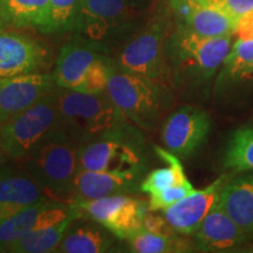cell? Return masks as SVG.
<instances>
[{"mask_svg":"<svg viewBox=\"0 0 253 253\" xmlns=\"http://www.w3.org/2000/svg\"><path fill=\"white\" fill-rule=\"evenodd\" d=\"M238 23L239 19L219 8L204 5L199 1L194 11L178 25L202 37L218 38L232 37L236 34Z\"/></svg>","mask_w":253,"mask_h":253,"instance_id":"22","label":"cell"},{"mask_svg":"<svg viewBox=\"0 0 253 253\" xmlns=\"http://www.w3.org/2000/svg\"><path fill=\"white\" fill-rule=\"evenodd\" d=\"M78 210L74 204L56 198H47L25 207L13 216L0 221V251H6L28 233L67 219Z\"/></svg>","mask_w":253,"mask_h":253,"instance_id":"11","label":"cell"},{"mask_svg":"<svg viewBox=\"0 0 253 253\" xmlns=\"http://www.w3.org/2000/svg\"><path fill=\"white\" fill-rule=\"evenodd\" d=\"M237 34L239 39L253 40V8L240 17Z\"/></svg>","mask_w":253,"mask_h":253,"instance_id":"33","label":"cell"},{"mask_svg":"<svg viewBox=\"0 0 253 253\" xmlns=\"http://www.w3.org/2000/svg\"><path fill=\"white\" fill-rule=\"evenodd\" d=\"M1 161H2V151L0 149V163H1Z\"/></svg>","mask_w":253,"mask_h":253,"instance_id":"36","label":"cell"},{"mask_svg":"<svg viewBox=\"0 0 253 253\" xmlns=\"http://www.w3.org/2000/svg\"><path fill=\"white\" fill-rule=\"evenodd\" d=\"M253 91V40L238 39L231 46L213 84L221 101L242 99Z\"/></svg>","mask_w":253,"mask_h":253,"instance_id":"14","label":"cell"},{"mask_svg":"<svg viewBox=\"0 0 253 253\" xmlns=\"http://www.w3.org/2000/svg\"><path fill=\"white\" fill-rule=\"evenodd\" d=\"M155 151L168 167L157 168L148 173L141 182V192L150 196L189 181L181 163V158L168 151L166 148L155 147Z\"/></svg>","mask_w":253,"mask_h":253,"instance_id":"25","label":"cell"},{"mask_svg":"<svg viewBox=\"0 0 253 253\" xmlns=\"http://www.w3.org/2000/svg\"><path fill=\"white\" fill-rule=\"evenodd\" d=\"M80 216L79 211L67 219L59 221L53 225L42 227L28 233L6 249V252L13 253H48L56 252L63 238L66 230L75 217Z\"/></svg>","mask_w":253,"mask_h":253,"instance_id":"24","label":"cell"},{"mask_svg":"<svg viewBox=\"0 0 253 253\" xmlns=\"http://www.w3.org/2000/svg\"><path fill=\"white\" fill-rule=\"evenodd\" d=\"M119 239L100 223L84 216H78L66 230L56 252L103 253L108 252Z\"/></svg>","mask_w":253,"mask_h":253,"instance_id":"19","label":"cell"},{"mask_svg":"<svg viewBox=\"0 0 253 253\" xmlns=\"http://www.w3.org/2000/svg\"><path fill=\"white\" fill-rule=\"evenodd\" d=\"M195 188L192 186L191 182L188 181L182 184L171 186V188H168L163 191L157 192V194L150 195L149 196V210L155 211V212H162L163 210L170 208L171 205L176 204L177 202H179L186 196L195 191Z\"/></svg>","mask_w":253,"mask_h":253,"instance_id":"30","label":"cell"},{"mask_svg":"<svg viewBox=\"0 0 253 253\" xmlns=\"http://www.w3.org/2000/svg\"><path fill=\"white\" fill-rule=\"evenodd\" d=\"M112 66V56L108 54L101 55L99 59L95 60L93 65L88 69L77 90L90 94L104 93L108 86Z\"/></svg>","mask_w":253,"mask_h":253,"instance_id":"29","label":"cell"},{"mask_svg":"<svg viewBox=\"0 0 253 253\" xmlns=\"http://www.w3.org/2000/svg\"><path fill=\"white\" fill-rule=\"evenodd\" d=\"M130 251L135 253H182L196 251L194 239L184 235L163 237L142 229L128 239Z\"/></svg>","mask_w":253,"mask_h":253,"instance_id":"27","label":"cell"},{"mask_svg":"<svg viewBox=\"0 0 253 253\" xmlns=\"http://www.w3.org/2000/svg\"><path fill=\"white\" fill-rule=\"evenodd\" d=\"M231 41L232 37H202L177 25L167 45L171 87H207L229 54Z\"/></svg>","mask_w":253,"mask_h":253,"instance_id":"2","label":"cell"},{"mask_svg":"<svg viewBox=\"0 0 253 253\" xmlns=\"http://www.w3.org/2000/svg\"><path fill=\"white\" fill-rule=\"evenodd\" d=\"M210 129L211 118L207 110L186 104L167 116L161 140L168 151L179 158H188L202 147Z\"/></svg>","mask_w":253,"mask_h":253,"instance_id":"10","label":"cell"},{"mask_svg":"<svg viewBox=\"0 0 253 253\" xmlns=\"http://www.w3.org/2000/svg\"><path fill=\"white\" fill-rule=\"evenodd\" d=\"M192 237L196 251L208 253L243 252L251 239L218 202Z\"/></svg>","mask_w":253,"mask_h":253,"instance_id":"15","label":"cell"},{"mask_svg":"<svg viewBox=\"0 0 253 253\" xmlns=\"http://www.w3.org/2000/svg\"><path fill=\"white\" fill-rule=\"evenodd\" d=\"M223 167L233 173L253 171V126L231 134L223 157Z\"/></svg>","mask_w":253,"mask_h":253,"instance_id":"26","label":"cell"},{"mask_svg":"<svg viewBox=\"0 0 253 253\" xmlns=\"http://www.w3.org/2000/svg\"><path fill=\"white\" fill-rule=\"evenodd\" d=\"M14 213H17V211H14L13 209L4 207V205H0V221L6 219V218L13 216Z\"/></svg>","mask_w":253,"mask_h":253,"instance_id":"34","label":"cell"},{"mask_svg":"<svg viewBox=\"0 0 253 253\" xmlns=\"http://www.w3.org/2000/svg\"><path fill=\"white\" fill-rule=\"evenodd\" d=\"M148 0H81L74 32L108 55L143 26Z\"/></svg>","mask_w":253,"mask_h":253,"instance_id":"3","label":"cell"},{"mask_svg":"<svg viewBox=\"0 0 253 253\" xmlns=\"http://www.w3.org/2000/svg\"><path fill=\"white\" fill-rule=\"evenodd\" d=\"M199 1L204 5L219 8L237 19H240L242 15L253 8V0H199Z\"/></svg>","mask_w":253,"mask_h":253,"instance_id":"31","label":"cell"},{"mask_svg":"<svg viewBox=\"0 0 253 253\" xmlns=\"http://www.w3.org/2000/svg\"><path fill=\"white\" fill-rule=\"evenodd\" d=\"M224 183L218 204L252 239L253 237V171L240 172Z\"/></svg>","mask_w":253,"mask_h":253,"instance_id":"20","label":"cell"},{"mask_svg":"<svg viewBox=\"0 0 253 253\" xmlns=\"http://www.w3.org/2000/svg\"><path fill=\"white\" fill-rule=\"evenodd\" d=\"M59 126L79 144L107 138H143L140 128L123 115L107 90L100 94L56 87Z\"/></svg>","mask_w":253,"mask_h":253,"instance_id":"1","label":"cell"},{"mask_svg":"<svg viewBox=\"0 0 253 253\" xmlns=\"http://www.w3.org/2000/svg\"><path fill=\"white\" fill-rule=\"evenodd\" d=\"M52 73L0 78V125L14 118L55 90Z\"/></svg>","mask_w":253,"mask_h":253,"instance_id":"12","label":"cell"},{"mask_svg":"<svg viewBox=\"0 0 253 253\" xmlns=\"http://www.w3.org/2000/svg\"><path fill=\"white\" fill-rule=\"evenodd\" d=\"M72 203L80 216L97 221L121 240H128L143 229V218L150 211L147 202L129 195L107 196Z\"/></svg>","mask_w":253,"mask_h":253,"instance_id":"9","label":"cell"},{"mask_svg":"<svg viewBox=\"0 0 253 253\" xmlns=\"http://www.w3.org/2000/svg\"><path fill=\"white\" fill-rule=\"evenodd\" d=\"M107 93L132 125L149 131L160 126L173 103L169 86L154 79L123 71L114 60Z\"/></svg>","mask_w":253,"mask_h":253,"instance_id":"4","label":"cell"},{"mask_svg":"<svg viewBox=\"0 0 253 253\" xmlns=\"http://www.w3.org/2000/svg\"><path fill=\"white\" fill-rule=\"evenodd\" d=\"M6 30H7V27H6V25L4 23V19H2L1 14H0V33H1V32L6 31Z\"/></svg>","mask_w":253,"mask_h":253,"instance_id":"35","label":"cell"},{"mask_svg":"<svg viewBox=\"0 0 253 253\" xmlns=\"http://www.w3.org/2000/svg\"><path fill=\"white\" fill-rule=\"evenodd\" d=\"M81 0H49L45 21L40 27L43 34H63L74 32Z\"/></svg>","mask_w":253,"mask_h":253,"instance_id":"28","label":"cell"},{"mask_svg":"<svg viewBox=\"0 0 253 253\" xmlns=\"http://www.w3.org/2000/svg\"><path fill=\"white\" fill-rule=\"evenodd\" d=\"M80 145L58 126L21 163L47 195L72 202Z\"/></svg>","mask_w":253,"mask_h":253,"instance_id":"5","label":"cell"},{"mask_svg":"<svg viewBox=\"0 0 253 253\" xmlns=\"http://www.w3.org/2000/svg\"><path fill=\"white\" fill-rule=\"evenodd\" d=\"M145 138H107L81 144L78 171H147Z\"/></svg>","mask_w":253,"mask_h":253,"instance_id":"8","label":"cell"},{"mask_svg":"<svg viewBox=\"0 0 253 253\" xmlns=\"http://www.w3.org/2000/svg\"><path fill=\"white\" fill-rule=\"evenodd\" d=\"M229 177V173H224L207 188L195 190L192 194L162 211V214L177 233L184 236L194 235L204 218L217 204L220 190Z\"/></svg>","mask_w":253,"mask_h":253,"instance_id":"16","label":"cell"},{"mask_svg":"<svg viewBox=\"0 0 253 253\" xmlns=\"http://www.w3.org/2000/svg\"><path fill=\"white\" fill-rule=\"evenodd\" d=\"M143 229L155 235L163 237H173L178 233L167 220L163 214H157L155 211H149L143 218Z\"/></svg>","mask_w":253,"mask_h":253,"instance_id":"32","label":"cell"},{"mask_svg":"<svg viewBox=\"0 0 253 253\" xmlns=\"http://www.w3.org/2000/svg\"><path fill=\"white\" fill-rule=\"evenodd\" d=\"M49 0H0V14L7 28H37L45 21Z\"/></svg>","mask_w":253,"mask_h":253,"instance_id":"23","label":"cell"},{"mask_svg":"<svg viewBox=\"0 0 253 253\" xmlns=\"http://www.w3.org/2000/svg\"><path fill=\"white\" fill-rule=\"evenodd\" d=\"M53 198L38 184L24 167L0 166V205L21 210L25 207Z\"/></svg>","mask_w":253,"mask_h":253,"instance_id":"21","label":"cell"},{"mask_svg":"<svg viewBox=\"0 0 253 253\" xmlns=\"http://www.w3.org/2000/svg\"><path fill=\"white\" fill-rule=\"evenodd\" d=\"M49 53L43 43L17 31L0 33V78L43 72Z\"/></svg>","mask_w":253,"mask_h":253,"instance_id":"13","label":"cell"},{"mask_svg":"<svg viewBox=\"0 0 253 253\" xmlns=\"http://www.w3.org/2000/svg\"><path fill=\"white\" fill-rule=\"evenodd\" d=\"M58 126L54 90L31 108L0 125V149L8 157L21 161Z\"/></svg>","mask_w":253,"mask_h":253,"instance_id":"7","label":"cell"},{"mask_svg":"<svg viewBox=\"0 0 253 253\" xmlns=\"http://www.w3.org/2000/svg\"><path fill=\"white\" fill-rule=\"evenodd\" d=\"M107 54L102 47L81 34L75 33L60 50L54 72L56 87L77 90L95 60Z\"/></svg>","mask_w":253,"mask_h":253,"instance_id":"17","label":"cell"},{"mask_svg":"<svg viewBox=\"0 0 253 253\" xmlns=\"http://www.w3.org/2000/svg\"><path fill=\"white\" fill-rule=\"evenodd\" d=\"M168 40L169 21L164 15H155L110 56L123 71L154 79L171 87L167 58Z\"/></svg>","mask_w":253,"mask_h":253,"instance_id":"6","label":"cell"},{"mask_svg":"<svg viewBox=\"0 0 253 253\" xmlns=\"http://www.w3.org/2000/svg\"><path fill=\"white\" fill-rule=\"evenodd\" d=\"M145 171H78L72 202L89 201L114 195H131L141 191Z\"/></svg>","mask_w":253,"mask_h":253,"instance_id":"18","label":"cell"}]
</instances>
